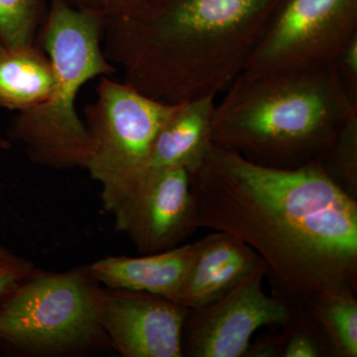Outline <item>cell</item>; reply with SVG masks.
Returning a JSON list of instances; mask_svg holds the SVG:
<instances>
[{
  "instance_id": "1",
  "label": "cell",
  "mask_w": 357,
  "mask_h": 357,
  "mask_svg": "<svg viewBox=\"0 0 357 357\" xmlns=\"http://www.w3.org/2000/svg\"><path fill=\"white\" fill-rule=\"evenodd\" d=\"M190 176L199 229L250 246L272 295L293 311L312 318L326 301L357 295V201L319 159L273 168L211 144Z\"/></svg>"
},
{
  "instance_id": "2",
  "label": "cell",
  "mask_w": 357,
  "mask_h": 357,
  "mask_svg": "<svg viewBox=\"0 0 357 357\" xmlns=\"http://www.w3.org/2000/svg\"><path fill=\"white\" fill-rule=\"evenodd\" d=\"M279 0H153L124 20H107L105 57L124 82L177 105L217 96L243 72Z\"/></svg>"
},
{
  "instance_id": "3",
  "label": "cell",
  "mask_w": 357,
  "mask_h": 357,
  "mask_svg": "<svg viewBox=\"0 0 357 357\" xmlns=\"http://www.w3.org/2000/svg\"><path fill=\"white\" fill-rule=\"evenodd\" d=\"M357 107L333 67L239 76L215 105L211 142L258 165L293 169L321 158Z\"/></svg>"
},
{
  "instance_id": "4",
  "label": "cell",
  "mask_w": 357,
  "mask_h": 357,
  "mask_svg": "<svg viewBox=\"0 0 357 357\" xmlns=\"http://www.w3.org/2000/svg\"><path fill=\"white\" fill-rule=\"evenodd\" d=\"M105 18L102 8L51 0L36 42L50 59L53 89L46 102L20 112L9 131V139L22 144L38 165L86 170L91 141L76 100L84 84L117 72L102 49Z\"/></svg>"
},
{
  "instance_id": "5",
  "label": "cell",
  "mask_w": 357,
  "mask_h": 357,
  "mask_svg": "<svg viewBox=\"0 0 357 357\" xmlns=\"http://www.w3.org/2000/svg\"><path fill=\"white\" fill-rule=\"evenodd\" d=\"M102 292L89 266L35 269L0 297V347L50 357L110 347L100 319Z\"/></svg>"
},
{
  "instance_id": "6",
  "label": "cell",
  "mask_w": 357,
  "mask_h": 357,
  "mask_svg": "<svg viewBox=\"0 0 357 357\" xmlns=\"http://www.w3.org/2000/svg\"><path fill=\"white\" fill-rule=\"evenodd\" d=\"M356 34L357 0H279L241 75L332 67Z\"/></svg>"
},
{
  "instance_id": "7",
  "label": "cell",
  "mask_w": 357,
  "mask_h": 357,
  "mask_svg": "<svg viewBox=\"0 0 357 357\" xmlns=\"http://www.w3.org/2000/svg\"><path fill=\"white\" fill-rule=\"evenodd\" d=\"M177 105L149 98L126 82L102 77L96 100L84 109L91 141L86 167L91 178L103 185L141 170L157 133Z\"/></svg>"
},
{
  "instance_id": "8",
  "label": "cell",
  "mask_w": 357,
  "mask_h": 357,
  "mask_svg": "<svg viewBox=\"0 0 357 357\" xmlns=\"http://www.w3.org/2000/svg\"><path fill=\"white\" fill-rule=\"evenodd\" d=\"M102 203L141 255L182 245L199 229L185 169L142 170L102 185Z\"/></svg>"
},
{
  "instance_id": "9",
  "label": "cell",
  "mask_w": 357,
  "mask_h": 357,
  "mask_svg": "<svg viewBox=\"0 0 357 357\" xmlns=\"http://www.w3.org/2000/svg\"><path fill=\"white\" fill-rule=\"evenodd\" d=\"M266 271L261 260L225 296L190 310L183 328V356H244L256 331L283 325L291 318L293 310L263 289Z\"/></svg>"
},
{
  "instance_id": "10",
  "label": "cell",
  "mask_w": 357,
  "mask_h": 357,
  "mask_svg": "<svg viewBox=\"0 0 357 357\" xmlns=\"http://www.w3.org/2000/svg\"><path fill=\"white\" fill-rule=\"evenodd\" d=\"M190 309L146 292L103 288L100 324L110 347L124 357H183Z\"/></svg>"
},
{
  "instance_id": "11",
  "label": "cell",
  "mask_w": 357,
  "mask_h": 357,
  "mask_svg": "<svg viewBox=\"0 0 357 357\" xmlns=\"http://www.w3.org/2000/svg\"><path fill=\"white\" fill-rule=\"evenodd\" d=\"M238 237L218 231L195 243V255L178 305L198 309L236 287L261 261Z\"/></svg>"
},
{
  "instance_id": "12",
  "label": "cell",
  "mask_w": 357,
  "mask_h": 357,
  "mask_svg": "<svg viewBox=\"0 0 357 357\" xmlns=\"http://www.w3.org/2000/svg\"><path fill=\"white\" fill-rule=\"evenodd\" d=\"M195 255V243L142 257L107 256L89 265L100 285L161 296L178 303Z\"/></svg>"
},
{
  "instance_id": "13",
  "label": "cell",
  "mask_w": 357,
  "mask_h": 357,
  "mask_svg": "<svg viewBox=\"0 0 357 357\" xmlns=\"http://www.w3.org/2000/svg\"><path fill=\"white\" fill-rule=\"evenodd\" d=\"M215 100V96H206L178 103L157 133L139 171L183 168L190 174L195 172L213 144L211 121L217 105Z\"/></svg>"
},
{
  "instance_id": "14",
  "label": "cell",
  "mask_w": 357,
  "mask_h": 357,
  "mask_svg": "<svg viewBox=\"0 0 357 357\" xmlns=\"http://www.w3.org/2000/svg\"><path fill=\"white\" fill-rule=\"evenodd\" d=\"M53 86L50 59L37 42L0 56V107L18 112L34 109L48 100Z\"/></svg>"
},
{
  "instance_id": "15",
  "label": "cell",
  "mask_w": 357,
  "mask_h": 357,
  "mask_svg": "<svg viewBox=\"0 0 357 357\" xmlns=\"http://www.w3.org/2000/svg\"><path fill=\"white\" fill-rule=\"evenodd\" d=\"M281 326L285 330L283 333L263 340L248 354H255V356H333L325 333L309 314L293 311L291 318Z\"/></svg>"
},
{
  "instance_id": "16",
  "label": "cell",
  "mask_w": 357,
  "mask_h": 357,
  "mask_svg": "<svg viewBox=\"0 0 357 357\" xmlns=\"http://www.w3.org/2000/svg\"><path fill=\"white\" fill-rule=\"evenodd\" d=\"M332 349L333 356H357L356 296H342L326 301L314 312Z\"/></svg>"
},
{
  "instance_id": "17",
  "label": "cell",
  "mask_w": 357,
  "mask_h": 357,
  "mask_svg": "<svg viewBox=\"0 0 357 357\" xmlns=\"http://www.w3.org/2000/svg\"><path fill=\"white\" fill-rule=\"evenodd\" d=\"M46 0H0V42L6 49L36 43Z\"/></svg>"
},
{
  "instance_id": "18",
  "label": "cell",
  "mask_w": 357,
  "mask_h": 357,
  "mask_svg": "<svg viewBox=\"0 0 357 357\" xmlns=\"http://www.w3.org/2000/svg\"><path fill=\"white\" fill-rule=\"evenodd\" d=\"M324 170L351 198H357V110L349 115L319 158Z\"/></svg>"
},
{
  "instance_id": "19",
  "label": "cell",
  "mask_w": 357,
  "mask_h": 357,
  "mask_svg": "<svg viewBox=\"0 0 357 357\" xmlns=\"http://www.w3.org/2000/svg\"><path fill=\"white\" fill-rule=\"evenodd\" d=\"M333 67L347 100L357 107V34L338 54Z\"/></svg>"
},
{
  "instance_id": "20",
  "label": "cell",
  "mask_w": 357,
  "mask_h": 357,
  "mask_svg": "<svg viewBox=\"0 0 357 357\" xmlns=\"http://www.w3.org/2000/svg\"><path fill=\"white\" fill-rule=\"evenodd\" d=\"M35 269L36 267L27 258L0 245V297Z\"/></svg>"
},
{
  "instance_id": "21",
  "label": "cell",
  "mask_w": 357,
  "mask_h": 357,
  "mask_svg": "<svg viewBox=\"0 0 357 357\" xmlns=\"http://www.w3.org/2000/svg\"><path fill=\"white\" fill-rule=\"evenodd\" d=\"M153 0H105L107 20H124L138 13Z\"/></svg>"
},
{
  "instance_id": "22",
  "label": "cell",
  "mask_w": 357,
  "mask_h": 357,
  "mask_svg": "<svg viewBox=\"0 0 357 357\" xmlns=\"http://www.w3.org/2000/svg\"><path fill=\"white\" fill-rule=\"evenodd\" d=\"M70 3L77 6L93 7V8H102L105 7V0H69Z\"/></svg>"
},
{
  "instance_id": "23",
  "label": "cell",
  "mask_w": 357,
  "mask_h": 357,
  "mask_svg": "<svg viewBox=\"0 0 357 357\" xmlns=\"http://www.w3.org/2000/svg\"><path fill=\"white\" fill-rule=\"evenodd\" d=\"M10 147H11L10 140L6 139V138L2 137V136L0 135V151H1V150L9 149V148H10Z\"/></svg>"
},
{
  "instance_id": "24",
  "label": "cell",
  "mask_w": 357,
  "mask_h": 357,
  "mask_svg": "<svg viewBox=\"0 0 357 357\" xmlns=\"http://www.w3.org/2000/svg\"><path fill=\"white\" fill-rule=\"evenodd\" d=\"M6 50V47H4L3 45L1 44V42H0V56H1Z\"/></svg>"
}]
</instances>
